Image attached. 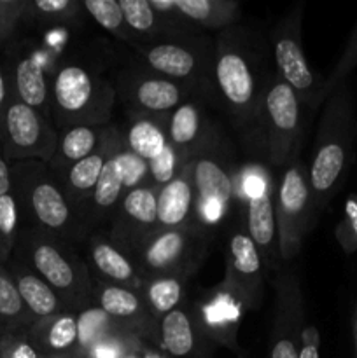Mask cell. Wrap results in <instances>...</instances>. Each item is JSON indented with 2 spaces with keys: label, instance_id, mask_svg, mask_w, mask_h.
<instances>
[{
  "label": "cell",
  "instance_id": "cell-1",
  "mask_svg": "<svg viewBox=\"0 0 357 358\" xmlns=\"http://www.w3.org/2000/svg\"><path fill=\"white\" fill-rule=\"evenodd\" d=\"M217 107L238 136L248 157H258L262 93L273 73L270 42L261 31L238 23L214 35Z\"/></svg>",
  "mask_w": 357,
  "mask_h": 358
},
{
  "label": "cell",
  "instance_id": "cell-2",
  "mask_svg": "<svg viewBox=\"0 0 357 358\" xmlns=\"http://www.w3.org/2000/svg\"><path fill=\"white\" fill-rule=\"evenodd\" d=\"M356 94L346 79L326 98L310 163L307 164L317 213L328 208L331 199L345 184L356 159Z\"/></svg>",
  "mask_w": 357,
  "mask_h": 358
},
{
  "label": "cell",
  "instance_id": "cell-3",
  "mask_svg": "<svg viewBox=\"0 0 357 358\" xmlns=\"http://www.w3.org/2000/svg\"><path fill=\"white\" fill-rule=\"evenodd\" d=\"M115 90L107 70L84 55H63L51 77V124H111Z\"/></svg>",
  "mask_w": 357,
  "mask_h": 358
},
{
  "label": "cell",
  "instance_id": "cell-4",
  "mask_svg": "<svg viewBox=\"0 0 357 358\" xmlns=\"http://www.w3.org/2000/svg\"><path fill=\"white\" fill-rule=\"evenodd\" d=\"M13 257L41 276L69 311L93 306V278L76 245L21 222Z\"/></svg>",
  "mask_w": 357,
  "mask_h": 358
},
{
  "label": "cell",
  "instance_id": "cell-5",
  "mask_svg": "<svg viewBox=\"0 0 357 358\" xmlns=\"http://www.w3.org/2000/svg\"><path fill=\"white\" fill-rule=\"evenodd\" d=\"M10 191L21 222L56 234L76 247L86 243L91 231L66 201L48 164L41 161L10 163Z\"/></svg>",
  "mask_w": 357,
  "mask_h": 358
},
{
  "label": "cell",
  "instance_id": "cell-6",
  "mask_svg": "<svg viewBox=\"0 0 357 358\" xmlns=\"http://www.w3.org/2000/svg\"><path fill=\"white\" fill-rule=\"evenodd\" d=\"M196 191L198 227L214 241L237 217L234 189L240 161L233 142L220 129L219 135L189 159Z\"/></svg>",
  "mask_w": 357,
  "mask_h": 358
},
{
  "label": "cell",
  "instance_id": "cell-7",
  "mask_svg": "<svg viewBox=\"0 0 357 358\" xmlns=\"http://www.w3.org/2000/svg\"><path fill=\"white\" fill-rule=\"evenodd\" d=\"M307 107L293 87L284 83L276 72L266 83L259 114L258 159L273 170L282 171L301 157Z\"/></svg>",
  "mask_w": 357,
  "mask_h": 358
},
{
  "label": "cell",
  "instance_id": "cell-8",
  "mask_svg": "<svg viewBox=\"0 0 357 358\" xmlns=\"http://www.w3.org/2000/svg\"><path fill=\"white\" fill-rule=\"evenodd\" d=\"M273 171L275 170L265 161L248 157L238 166L234 189L237 220L259 248L270 273H275L284 264L280 261L276 236V178Z\"/></svg>",
  "mask_w": 357,
  "mask_h": 358
},
{
  "label": "cell",
  "instance_id": "cell-9",
  "mask_svg": "<svg viewBox=\"0 0 357 358\" xmlns=\"http://www.w3.org/2000/svg\"><path fill=\"white\" fill-rule=\"evenodd\" d=\"M135 56L153 72L188 86L200 98L217 105L214 83V35L196 34L142 44L135 48Z\"/></svg>",
  "mask_w": 357,
  "mask_h": 358
},
{
  "label": "cell",
  "instance_id": "cell-10",
  "mask_svg": "<svg viewBox=\"0 0 357 358\" xmlns=\"http://www.w3.org/2000/svg\"><path fill=\"white\" fill-rule=\"evenodd\" d=\"M303 3H296L272 27L268 35L273 66L310 112L326 101V79L310 66L303 48Z\"/></svg>",
  "mask_w": 357,
  "mask_h": 358
},
{
  "label": "cell",
  "instance_id": "cell-11",
  "mask_svg": "<svg viewBox=\"0 0 357 358\" xmlns=\"http://www.w3.org/2000/svg\"><path fill=\"white\" fill-rule=\"evenodd\" d=\"M276 236L280 261L290 262L303 247L318 213L312 196L308 168L301 157L284 168L276 180Z\"/></svg>",
  "mask_w": 357,
  "mask_h": 358
},
{
  "label": "cell",
  "instance_id": "cell-12",
  "mask_svg": "<svg viewBox=\"0 0 357 358\" xmlns=\"http://www.w3.org/2000/svg\"><path fill=\"white\" fill-rule=\"evenodd\" d=\"M112 80L115 101L125 107L126 114L168 117L186 100L198 96L188 86L147 69L136 56L119 66Z\"/></svg>",
  "mask_w": 357,
  "mask_h": 358
},
{
  "label": "cell",
  "instance_id": "cell-13",
  "mask_svg": "<svg viewBox=\"0 0 357 358\" xmlns=\"http://www.w3.org/2000/svg\"><path fill=\"white\" fill-rule=\"evenodd\" d=\"M214 240L202 229H160L147 238L133 255L142 276L188 273L196 275Z\"/></svg>",
  "mask_w": 357,
  "mask_h": 358
},
{
  "label": "cell",
  "instance_id": "cell-14",
  "mask_svg": "<svg viewBox=\"0 0 357 358\" xmlns=\"http://www.w3.org/2000/svg\"><path fill=\"white\" fill-rule=\"evenodd\" d=\"M44 45L30 41L10 42L6 52V66L9 90L14 98L41 112L51 121V77L59 62Z\"/></svg>",
  "mask_w": 357,
  "mask_h": 358
},
{
  "label": "cell",
  "instance_id": "cell-15",
  "mask_svg": "<svg viewBox=\"0 0 357 358\" xmlns=\"http://www.w3.org/2000/svg\"><path fill=\"white\" fill-rule=\"evenodd\" d=\"M4 156L9 163H49L58 143V131L48 117L10 94L0 133Z\"/></svg>",
  "mask_w": 357,
  "mask_h": 358
},
{
  "label": "cell",
  "instance_id": "cell-16",
  "mask_svg": "<svg viewBox=\"0 0 357 358\" xmlns=\"http://www.w3.org/2000/svg\"><path fill=\"white\" fill-rule=\"evenodd\" d=\"M275 304L270 334V358H298L304 331V297L300 276L284 262L272 278Z\"/></svg>",
  "mask_w": 357,
  "mask_h": 358
},
{
  "label": "cell",
  "instance_id": "cell-17",
  "mask_svg": "<svg viewBox=\"0 0 357 358\" xmlns=\"http://www.w3.org/2000/svg\"><path fill=\"white\" fill-rule=\"evenodd\" d=\"M270 269L245 227L234 217L226 231V271L223 282L245 303L247 311L261 308Z\"/></svg>",
  "mask_w": 357,
  "mask_h": 358
},
{
  "label": "cell",
  "instance_id": "cell-18",
  "mask_svg": "<svg viewBox=\"0 0 357 358\" xmlns=\"http://www.w3.org/2000/svg\"><path fill=\"white\" fill-rule=\"evenodd\" d=\"M149 184V164L126 149L125 142L105 164L91 199L88 226L91 233L107 226L115 206L132 189Z\"/></svg>",
  "mask_w": 357,
  "mask_h": 358
},
{
  "label": "cell",
  "instance_id": "cell-19",
  "mask_svg": "<svg viewBox=\"0 0 357 358\" xmlns=\"http://www.w3.org/2000/svg\"><path fill=\"white\" fill-rule=\"evenodd\" d=\"M192 304L200 325L216 348L220 346L237 357L245 358V352L238 341L240 324L247 313L241 297L220 280L214 287L203 290L202 296L196 297Z\"/></svg>",
  "mask_w": 357,
  "mask_h": 358
},
{
  "label": "cell",
  "instance_id": "cell-20",
  "mask_svg": "<svg viewBox=\"0 0 357 358\" xmlns=\"http://www.w3.org/2000/svg\"><path fill=\"white\" fill-rule=\"evenodd\" d=\"M158 231V189L150 184L132 189L119 201L107 224V234L133 259L140 245Z\"/></svg>",
  "mask_w": 357,
  "mask_h": 358
},
{
  "label": "cell",
  "instance_id": "cell-21",
  "mask_svg": "<svg viewBox=\"0 0 357 358\" xmlns=\"http://www.w3.org/2000/svg\"><path fill=\"white\" fill-rule=\"evenodd\" d=\"M93 306L126 332L160 348V322L153 317L139 290L93 278Z\"/></svg>",
  "mask_w": 357,
  "mask_h": 358
},
{
  "label": "cell",
  "instance_id": "cell-22",
  "mask_svg": "<svg viewBox=\"0 0 357 358\" xmlns=\"http://www.w3.org/2000/svg\"><path fill=\"white\" fill-rule=\"evenodd\" d=\"M121 145V126L114 124L108 138L102 143L100 149H98L97 152H93L91 156H88L86 159L76 163L74 166H70L69 170L63 171V173L55 175L59 187H62L63 194H65L66 201L70 203L74 212L79 215V219L86 224L88 229H90V226H88V213H90L94 189H97V184L98 180H100L102 171H104L107 161L111 159L112 154H114Z\"/></svg>",
  "mask_w": 357,
  "mask_h": 358
},
{
  "label": "cell",
  "instance_id": "cell-23",
  "mask_svg": "<svg viewBox=\"0 0 357 358\" xmlns=\"http://www.w3.org/2000/svg\"><path fill=\"white\" fill-rule=\"evenodd\" d=\"M160 348L170 358H212L216 345L200 325L192 301L160 320Z\"/></svg>",
  "mask_w": 357,
  "mask_h": 358
},
{
  "label": "cell",
  "instance_id": "cell-24",
  "mask_svg": "<svg viewBox=\"0 0 357 358\" xmlns=\"http://www.w3.org/2000/svg\"><path fill=\"white\" fill-rule=\"evenodd\" d=\"M205 103L203 98L192 96L178 105L167 119L168 142L186 159H191L223 129L210 117Z\"/></svg>",
  "mask_w": 357,
  "mask_h": 358
},
{
  "label": "cell",
  "instance_id": "cell-25",
  "mask_svg": "<svg viewBox=\"0 0 357 358\" xmlns=\"http://www.w3.org/2000/svg\"><path fill=\"white\" fill-rule=\"evenodd\" d=\"M84 259L91 278L132 290H139L142 285L144 276L135 261L111 240L107 231L97 229L88 236Z\"/></svg>",
  "mask_w": 357,
  "mask_h": 358
},
{
  "label": "cell",
  "instance_id": "cell-26",
  "mask_svg": "<svg viewBox=\"0 0 357 358\" xmlns=\"http://www.w3.org/2000/svg\"><path fill=\"white\" fill-rule=\"evenodd\" d=\"M160 229H200L189 161L174 180L158 189V231Z\"/></svg>",
  "mask_w": 357,
  "mask_h": 358
},
{
  "label": "cell",
  "instance_id": "cell-27",
  "mask_svg": "<svg viewBox=\"0 0 357 358\" xmlns=\"http://www.w3.org/2000/svg\"><path fill=\"white\" fill-rule=\"evenodd\" d=\"M28 339L41 357L83 353L79 343V311H62L38 318L28 329Z\"/></svg>",
  "mask_w": 357,
  "mask_h": 358
},
{
  "label": "cell",
  "instance_id": "cell-28",
  "mask_svg": "<svg viewBox=\"0 0 357 358\" xmlns=\"http://www.w3.org/2000/svg\"><path fill=\"white\" fill-rule=\"evenodd\" d=\"M112 128H114V122L111 124H77L59 129L56 150L48 163L52 175L63 173L70 166L97 152L102 143L108 138Z\"/></svg>",
  "mask_w": 357,
  "mask_h": 358
},
{
  "label": "cell",
  "instance_id": "cell-29",
  "mask_svg": "<svg viewBox=\"0 0 357 358\" xmlns=\"http://www.w3.org/2000/svg\"><path fill=\"white\" fill-rule=\"evenodd\" d=\"M6 268L9 271L10 278H13L14 285H16L21 301H23L34 320L58 315L62 311H69L63 306L55 290L41 276L35 275L24 262L10 257Z\"/></svg>",
  "mask_w": 357,
  "mask_h": 358
},
{
  "label": "cell",
  "instance_id": "cell-30",
  "mask_svg": "<svg viewBox=\"0 0 357 358\" xmlns=\"http://www.w3.org/2000/svg\"><path fill=\"white\" fill-rule=\"evenodd\" d=\"M186 21L200 34H219L238 24L241 6L237 0H174Z\"/></svg>",
  "mask_w": 357,
  "mask_h": 358
},
{
  "label": "cell",
  "instance_id": "cell-31",
  "mask_svg": "<svg viewBox=\"0 0 357 358\" xmlns=\"http://www.w3.org/2000/svg\"><path fill=\"white\" fill-rule=\"evenodd\" d=\"M167 119L126 114V124L121 128L126 149L132 150L147 164L160 157L170 145L167 135Z\"/></svg>",
  "mask_w": 357,
  "mask_h": 358
},
{
  "label": "cell",
  "instance_id": "cell-32",
  "mask_svg": "<svg viewBox=\"0 0 357 358\" xmlns=\"http://www.w3.org/2000/svg\"><path fill=\"white\" fill-rule=\"evenodd\" d=\"M192 275L188 273H167V275L146 276L139 292L158 322L177 310L188 297V283Z\"/></svg>",
  "mask_w": 357,
  "mask_h": 358
},
{
  "label": "cell",
  "instance_id": "cell-33",
  "mask_svg": "<svg viewBox=\"0 0 357 358\" xmlns=\"http://www.w3.org/2000/svg\"><path fill=\"white\" fill-rule=\"evenodd\" d=\"M86 16L79 0H28L23 23L49 30H80Z\"/></svg>",
  "mask_w": 357,
  "mask_h": 358
},
{
  "label": "cell",
  "instance_id": "cell-34",
  "mask_svg": "<svg viewBox=\"0 0 357 358\" xmlns=\"http://www.w3.org/2000/svg\"><path fill=\"white\" fill-rule=\"evenodd\" d=\"M27 306L18 294L9 271L0 264V334L13 331H28L34 324Z\"/></svg>",
  "mask_w": 357,
  "mask_h": 358
},
{
  "label": "cell",
  "instance_id": "cell-35",
  "mask_svg": "<svg viewBox=\"0 0 357 358\" xmlns=\"http://www.w3.org/2000/svg\"><path fill=\"white\" fill-rule=\"evenodd\" d=\"M83 6L88 16L98 27L108 31L112 37H115L122 44L132 45L133 49L139 45V41L132 34L128 23H126L125 14H122L121 6H119V0H86V2H83Z\"/></svg>",
  "mask_w": 357,
  "mask_h": 358
},
{
  "label": "cell",
  "instance_id": "cell-36",
  "mask_svg": "<svg viewBox=\"0 0 357 358\" xmlns=\"http://www.w3.org/2000/svg\"><path fill=\"white\" fill-rule=\"evenodd\" d=\"M20 229V208H18L13 191H9L0 196V264L6 266L13 257Z\"/></svg>",
  "mask_w": 357,
  "mask_h": 358
},
{
  "label": "cell",
  "instance_id": "cell-37",
  "mask_svg": "<svg viewBox=\"0 0 357 358\" xmlns=\"http://www.w3.org/2000/svg\"><path fill=\"white\" fill-rule=\"evenodd\" d=\"M188 161L189 159L181 156L174 147L168 145L160 157L149 163V184L156 189H161L181 173Z\"/></svg>",
  "mask_w": 357,
  "mask_h": 358
},
{
  "label": "cell",
  "instance_id": "cell-38",
  "mask_svg": "<svg viewBox=\"0 0 357 358\" xmlns=\"http://www.w3.org/2000/svg\"><path fill=\"white\" fill-rule=\"evenodd\" d=\"M335 238L345 254H357V191L345 199L343 215L335 227Z\"/></svg>",
  "mask_w": 357,
  "mask_h": 358
},
{
  "label": "cell",
  "instance_id": "cell-39",
  "mask_svg": "<svg viewBox=\"0 0 357 358\" xmlns=\"http://www.w3.org/2000/svg\"><path fill=\"white\" fill-rule=\"evenodd\" d=\"M28 0H0V48L13 42L18 28L23 23Z\"/></svg>",
  "mask_w": 357,
  "mask_h": 358
},
{
  "label": "cell",
  "instance_id": "cell-40",
  "mask_svg": "<svg viewBox=\"0 0 357 358\" xmlns=\"http://www.w3.org/2000/svg\"><path fill=\"white\" fill-rule=\"evenodd\" d=\"M356 66H357V23L356 27H354L352 34H350L349 41H346V45L345 49H343L342 56H340L338 63H336L335 69H332L331 76L326 79V87H324L326 96H329V93H331L336 86L345 83V80L349 79L350 72H352Z\"/></svg>",
  "mask_w": 357,
  "mask_h": 358
},
{
  "label": "cell",
  "instance_id": "cell-41",
  "mask_svg": "<svg viewBox=\"0 0 357 358\" xmlns=\"http://www.w3.org/2000/svg\"><path fill=\"white\" fill-rule=\"evenodd\" d=\"M0 358H42L28 339V331L0 334Z\"/></svg>",
  "mask_w": 357,
  "mask_h": 358
},
{
  "label": "cell",
  "instance_id": "cell-42",
  "mask_svg": "<svg viewBox=\"0 0 357 358\" xmlns=\"http://www.w3.org/2000/svg\"><path fill=\"white\" fill-rule=\"evenodd\" d=\"M298 358H321V334L314 325H307L301 334Z\"/></svg>",
  "mask_w": 357,
  "mask_h": 358
},
{
  "label": "cell",
  "instance_id": "cell-43",
  "mask_svg": "<svg viewBox=\"0 0 357 358\" xmlns=\"http://www.w3.org/2000/svg\"><path fill=\"white\" fill-rule=\"evenodd\" d=\"M10 100V90H9V80H7L6 66H4L2 59H0V133H2L4 126V115H6V108Z\"/></svg>",
  "mask_w": 357,
  "mask_h": 358
},
{
  "label": "cell",
  "instance_id": "cell-44",
  "mask_svg": "<svg viewBox=\"0 0 357 358\" xmlns=\"http://www.w3.org/2000/svg\"><path fill=\"white\" fill-rule=\"evenodd\" d=\"M10 191V163L6 159L0 143V196Z\"/></svg>",
  "mask_w": 357,
  "mask_h": 358
},
{
  "label": "cell",
  "instance_id": "cell-45",
  "mask_svg": "<svg viewBox=\"0 0 357 358\" xmlns=\"http://www.w3.org/2000/svg\"><path fill=\"white\" fill-rule=\"evenodd\" d=\"M139 358H170L164 355V352L150 343L139 341Z\"/></svg>",
  "mask_w": 357,
  "mask_h": 358
},
{
  "label": "cell",
  "instance_id": "cell-46",
  "mask_svg": "<svg viewBox=\"0 0 357 358\" xmlns=\"http://www.w3.org/2000/svg\"><path fill=\"white\" fill-rule=\"evenodd\" d=\"M354 353L357 358V297H356V306H354Z\"/></svg>",
  "mask_w": 357,
  "mask_h": 358
},
{
  "label": "cell",
  "instance_id": "cell-47",
  "mask_svg": "<svg viewBox=\"0 0 357 358\" xmlns=\"http://www.w3.org/2000/svg\"><path fill=\"white\" fill-rule=\"evenodd\" d=\"M42 358H88L84 353H77V355H66V357H42Z\"/></svg>",
  "mask_w": 357,
  "mask_h": 358
}]
</instances>
